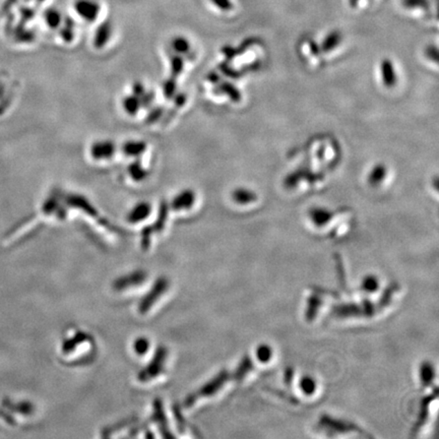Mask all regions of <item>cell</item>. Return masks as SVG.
Returning <instances> with one entry per match:
<instances>
[{
	"label": "cell",
	"mask_w": 439,
	"mask_h": 439,
	"mask_svg": "<svg viewBox=\"0 0 439 439\" xmlns=\"http://www.w3.org/2000/svg\"><path fill=\"white\" fill-rule=\"evenodd\" d=\"M117 145L109 139H97L89 148V155L95 162H108L116 156Z\"/></svg>",
	"instance_id": "cell-1"
},
{
	"label": "cell",
	"mask_w": 439,
	"mask_h": 439,
	"mask_svg": "<svg viewBox=\"0 0 439 439\" xmlns=\"http://www.w3.org/2000/svg\"><path fill=\"white\" fill-rule=\"evenodd\" d=\"M75 12L87 23H94L101 14V6L95 0H79L75 3Z\"/></svg>",
	"instance_id": "cell-2"
},
{
	"label": "cell",
	"mask_w": 439,
	"mask_h": 439,
	"mask_svg": "<svg viewBox=\"0 0 439 439\" xmlns=\"http://www.w3.org/2000/svg\"><path fill=\"white\" fill-rule=\"evenodd\" d=\"M197 199V193L193 188H184L178 191L175 197L172 199L171 208L175 212H187L195 206Z\"/></svg>",
	"instance_id": "cell-3"
},
{
	"label": "cell",
	"mask_w": 439,
	"mask_h": 439,
	"mask_svg": "<svg viewBox=\"0 0 439 439\" xmlns=\"http://www.w3.org/2000/svg\"><path fill=\"white\" fill-rule=\"evenodd\" d=\"M148 150V144L143 139H128L121 146V152L131 160L141 159Z\"/></svg>",
	"instance_id": "cell-4"
},
{
	"label": "cell",
	"mask_w": 439,
	"mask_h": 439,
	"mask_svg": "<svg viewBox=\"0 0 439 439\" xmlns=\"http://www.w3.org/2000/svg\"><path fill=\"white\" fill-rule=\"evenodd\" d=\"M152 204L148 202H139L129 210L128 221L129 223L137 224L145 221L152 214Z\"/></svg>",
	"instance_id": "cell-5"
},
{
	"label": "cell",
	"mask_w": 439,
	"mask_h": 439,
	"mask_svg": "<svg viewBox=\"0 0 439 439\" xmlns=\"http://www.w3.org/2000/svg\"><path fill=\"white\" fill-rule=\"evenodd\" d=\"M380 70L384 87H395L398 83V75L393 60L389 59V58L382 59L380 62Z\"/></svg>",
	"instance_id": "cell-6"
},
{
	"label": "cell",
	"mask_w": 439,
	"mask_h": 439,
	"mask_svg": "<svg viewBox=\"0 0 439 439\" xmlns=\"http://www.w3.org/2000/svg\"><path fill=\"white\" fill-rule=\"evenodd\" d=\"M309 212L311 223L318 228L324 227L333 219V213L324 206H313Z\"/></svg>",
	"instance_id": "cell-7"
},
{
	"label": "cell",
	"mask_w": 439,
	"mask_h": 439,
	"mask_svg": "<svg viewBox=\"0 0 439 439\" xmlns=\"http://www.w3.org/2000/svg\"><path fill=\"white\" fill-rule=\"evenodd\" d=\"M382 289V279L378 275H366L361 279L359 290L366 295L378 294Z\"/></svg>",
	"instance_id": "cell-8"
},
{
	"label": "cell",
	"mask_w": 439,
	"mask_h": 439,
	"mask_svg": "<svg viewBox=\"0 0 439 439\" xmlns=\"http://www.w3.org/2000/svg\"><path fill=\"white\" fill-rule=\"evenodd\" d=\"M298 387L301 393L304 397L313 398L318 395V391H320V382L315 376L305 374V375L301 376L300 380H299Z\"/></svg>",
	"instance_id": "cell-9"
},
{
	"label": "cell",
	"mask_w": 439,
	"mask_h": 439,
	"mask_svg": "<svg viewBox=\"0 0 439 439\" xmlns=\"http://www.w3.org/2000/svg\"><path fill=\"white\" fill-rule=\"evenodd\" d=\"M253 355L260 364L266 366L275 360V350L271 344L260 343L256 346Z\"/></svg>",
	"instance_id": "cell-10"
},
{
	"label": "cell",
	"mask_w": 439,
	"mask_h": 439,
	"mask_svg": "<svg viewBox=\"0 0 439 439\" xmlns=\"http://www.w3.org/2000/svg\"><path fill=\"white\" fill-rule=\"evenodd\" d=\"M231 197L239 206H248V204H255L258 199L255 191L246 187H238L234 189L232 191Z\"/></svg>",
	"instance_id": "cell-11"
},
{
	"label": "cell",
	"mask_w": 439,
	"mask_h": 439,
	"mask_svg": "<svg viewBox=\"0 0 439 439\" xmlns=\"http://www.w3.org/2000/svg\"><path fill=\"white\" fill-rule=\"evenodd\" d=\"M128 174L133 182L142 183L148 179L150 171L148 168L142 164L141 159H137V160H133V162L129 164Z\"/></svg>",
	"instance_id": "cell-12"
},
{
	"label": "cell",
	"mask_w": 439,
	"mask_h": 439,
	"mask_svg": "<svg viewBox=\"0 0 439 439\" xmlns=\"http://www.w3.org/2000/svg\"><path fill=\"white\" fill-rule=\"evenodd\" d=\"M111 37L112 27L110 23H103L102 26L97 28L96 32H95L94 40H92L95 48L97 50H101V49L104 48L111 40Z\"/></svg>",
	"instance_id": "cell-13"
},
{
	"label": "cell",
	"mask_w": 439,
	"mask_h": 439,
	"mask_svg": "<svg viewBox=\"0 0 439 439\" xmlns=\"http://www.w3.org/2000/svg\"><path fill=\"white\" fill-rule=\"evenodd\" d=\"M170 47L176 55L182 56L183 58L191 55V50H193L191 41L184 36L174 37L170 42Z\"/></svg>",
	"instance_id": "cell-14"
},
{
	"label": "cell",
	"mask_w": 439,
	"mask_h": 439,
	"mask_svg": "<svg viewBox=\"0 0 439 439\" xmlns=\"http://www.w3.org/2000/svg\"><path fill=\"white\" fill-rule=\"evenodd\" d=\"M122 109L129 116H137L143 107V101L135 94H129L122 99Z\"/></svg>",
	"instance_id": "cell-15"
},
{
	"label": "cell",
	"mask_w": 439,
	"mask_h": 439,
	"mask_svg": "<svg viewBox=\"0 0 439 439\" xmlns=\"http://www.w3.org/2000/svg\"><path fill=\"white\" fill-rule=\"evenodd\" d=\"M387 175V168L384 164H378L372 168L368 175V183L371 186H378L384 182Z\"/></svg>",
	"instance_id": "cell-16"
},
{
	"label": "cell",
	"mask_w": 439,
	"mask_h": 439,
	"mask_svg": "<svg viewBox=\"0 0 439 439\" xmlns=\"http://www.w3.org/2000/svg\"><path fill=\"white\" fill-rule=\"evenodd\" d=\"M341 41L342 35L340 32H331V33L324 38V42L322 43L320 48H322V52H331V51L335 50V49L341 44Z\"/></svg>",
	"instance_id": "cell-17"
},
{
	"label": "cell",
	"mask_w": 439,
	"mask_h": 439,
	"mask_svg": "<svg viewBox=\"0 0 439 439\" xmlns=\"http://www.w3.org/2000/svg\"><path fill=\"white\" fill-rule=\"evenodd\" d=\"M434 372L433 365L430 364V363H423L420 367V380L421 384L423 385L430 384V382H432L433 380Z\"/></svg>",
	"instance_id": "cell-18"
},
{
	"label": "cell",
	"mask_w": 439,
	"mask_h": 439,
	"mask_svg": "<svg viewBox=\"0 0 439 439\" xmlns=\"http://www.w3.org/2000/svg\"><path fill=\"white\" fill-rule=\"evenodd\" d=\"M47 26L51 29H58L61 26L62 16L58 10H49L45 16Z\"/></svg>",
	"instance_id": "cell-19"
},
{
	"label": "cell",
	"mask_w": 439,
	"mask_h": 439,
	"mask_svg": "<svg viewBox=\"0 0 439 439\" xmlns=\"http://www.w3.org/2000/svg\"><path fill=\"white\" fill-rule=\"evenodd\" d=\"M211 4L222 12H230L234 10L232 0H210Z\"/></svg>",
	"instance_id": "cell-20"
},
{
	"label": "cell",
	"mask_w": 439,
	"mask_h": 439,
	"mask_svg": "<svg viewBox=\"0 0 439 439\" xmlns=\"http://www.w3.org/2000/svg\"><path fill=\"white\" fill-rule=\"evenodd\" d=\"M171 68L173 77H179L184 70V58L175 55L171 61Z\"/></svg>",
	"instance_id": "cell-21"
},
{
	"label": "cell",
	"mask_w": 439,
	"mask_h": 439,
	"mask_svg": "<svg viewBox=\"0 0 439 439\" xmlns=\"http://www.w3.org/2000/svg\"><path fill=\"white\" fill-rule=\"evenodd\" d=\"M223 91L229 95L230 99L234 102H240L241 94L237 88L234 87L232 84L226 83L223 85Z\"/></svg>",
	"instance_id": "cell-22"
},
{
	"label": "cell",
	"mask_w": 439,
	"mask_h": 439,
	"mask_svg": "<svg viewBox=\"0 0 439 439\" xmlns=\"http://www.w3.org/2000/svg\"><path fill=\"white\" fill-rule=\"evenodd\" d=\"M427 0H404V8L415 10L417 8H427Z\"/></svg>",
	"instance_id": "cell-23"
},
{
	"label": "cell",
	"mask_w": 439,
	"mask_h": 439,
	"mask_svg": "<svg viewBox=\"0 0 439 439\" xmlns=\"http://www.w3.org/2000/svg\"><path fill=\"white\" fill-rule=\"evenodd\" d=\"M426 55H427V57H429L430 59L433 60L434 62L438 61V47L436 46L428 47L427 51H426Z\"/></svg>",
	"instance_id": "cell-24"
},
{
	"label": "cell",
	"mask_w": 439,
	"mask_h": 439,
	"mask_svg": "<svg viewBox=\"0 0 439 439\" xmlns=\"http://www.w3.org/2000/svg\"><path fill=\"white\" fill-rule=\"evenodd\" d=\"M361 1H362V0H349V3L351 4V6L355 8V6H357V4L359 6ZM365 1H369V0H365Z\"/></svg>",
	"instance_id": "cell-25"
}]
</instances>
